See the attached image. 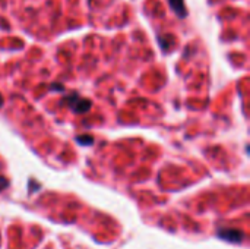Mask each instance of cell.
Returning <instances> with one entry per match:
<instances>
[{
	"label": "cell",
	"instance_id": "cell-1",
	"mask_svg": "<svg viewBox=\"0 0 250 249\" xmlns=\"http://www.w3.org/2000/svg\"><path fill=\"white\" fill-rule=\"evenodd\" d=\"M64 103L69 104V107H72L76 113H85L91 107V101L81 98L78 94H70L69 97H66Z\"/></svg>",
	"mask_w": 250,
	"mask_h": 249
},
{
	"label": "cell",
	"instance_id": "cell-2",
	"mask_svg": "<svg viewBox=\"0 0 250 249\" xmlns=\"http://www.w3.org/2000/svg\"><path fill=\"white\" fill-rule=\"evenodd\" d=\"M220 238L223 239H227V241H231V242H239L243 239V233L239 232V230H220Z\"/></svg>",
	"mask_w": 250,
	"mask_h": 249
},
{
	"label": "cell",
	"instance_id": "cell-3",
	"mask_svg": "<svg viewBox=\"0 0 250 249\" xmlns=\"http://www.w3.org/2000/svg\"><path fill=\"white\" fill-rule=\"evenodd\" d=\"M168 1H170V6L173 7V10L177 13V16L185 18L188 15L186 6H185V0H168Z\"/></svg>",
	"mask_w": 250,
	"mask_h": 249
},
{
	"label": "cell",
	"instance_id": "cell-4",
	"mask_svg": "<svg viewBox=\"0 0 250 249\" xmlns=\"http://www.w3.org/2000/svg\"><path fill=\"white\" fill-rule=\"evenodd\" d=\"M7 186V181L4 179V178H0V191L3 189V188H6Z\"/></svg>",
	"mask_w": 250,
	"mask_h": 249
},
{
	"label": "cell",
	"instance_id": "cell-5",
	"mask_svg": "<svg viewBox=\"0 0 250 249\" xmlns=\"http://www.w3.org/2000/svg\"><path fill=\"white\" fill-rule=\"evenodd\" d=\"M78 141H92V138H78ZM83 144H86V142H83Z\"/></svg>",
	"mask_w": 250,
	"mask_h": 249
},
{
	"label": "cell",
	"instance_id": "cell-6",
	"mask_svg": "<svg viewBox=\"0 0 250 249\" xmlns=\"http://www.w3.org/2000/svg\"><path fill=\"white\" fill-rule=\"evenodd\" d=\"M1 103H3V100H1V97H0V106H1Z\"/></svg>",
	"mask_w": 250,
	"mask_h": 249
}]
</instances>
